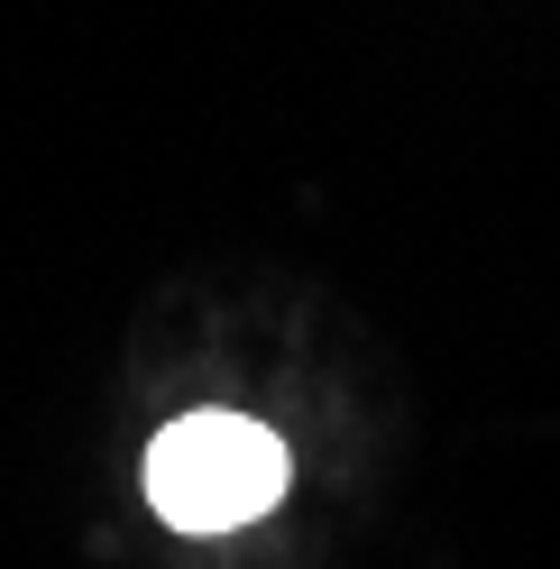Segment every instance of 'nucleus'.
Wrapping results in <instances>:
<instances>
[{
    "label": "nucleus",
    "instance_id": "nucleus-1",
    "mask_svg": "<svg viewBox=\"0 0 560 569\" xmlns=\"http://www.w3.org/2000/svg\"><path fill=\"white\" fill-rule=\"evenodd\" d=\"M286 496V441L249 413H184L148 441V506L174 532H239Z\"/></svg>",
    "mask_w": 560,
    "mask_h": 569
}]
</instances>
